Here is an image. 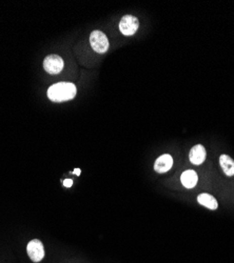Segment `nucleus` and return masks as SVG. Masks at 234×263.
I'll return each mask as SVG.
<instances>
[{"mask_svg":"<svg viewBox=\"0 0 234 263\" xmlns=\"http://www.w3.org/2000/svg\"><path fill=\"white\" fill-rule=\"evenodd\" d=\"M77 89L71 82H58L49 87L48 97L54 102H64L76 96Z\"/></svg>","mask_w":234,"mask_h":263,"instance_id":"nucleus-1","label":"nucleus"},{"mask_svg":"<svg viewBox=\"0 0 234 263\" xmlns=\"http://www.w3.org/2000/svg\"><path fill=\"white\" fill-rule=\"evenodd\" d=\"M206 148L202 144H198L191 148L190 154H189V159L191 161L192 165L200 166L206 160Z\"/></svg>","mask_w":234,"mask_h":263,"instance_id":"nucleus-7","label":"nucleus"},{"mask_svg":"<svg viewBox=\"0 0 234 263\" xmlns=\"http://www.w3.org/2000/svg\"><path fill=\"white\" fill-rule=\"evenodd\" d=\"M64 185L66 187H71L73 185V180L72 179H66L64 180Z\"/></svg>","mask_w":234,"mask_h":263,"instance_id":"nucleus-11","label":"nucleus"},{"mask_svg":"<svg viewBox=\"0 0 234 263\" xmlns=\"http://www.w3.org/2000/svg\"><path fill=\"white\" fill-rule=\"evenodd\" d=\"M198 201H199L200 204L206 206L209 209H213L214 211V209H216L218 207V203L216 201V199L212 195H210V194L204 193V194L199 195Z\"/></svg>","mask_w":234,"mask_h":263,"instance_id":"nucleus-10","label":"nucleus"},{"mask_svg":"<svg viewBox=\"0 0 234 263\" xmlns=\"http://www.w3.org/2000/svg\"><path fill=\"white\" fill-rule=\"evenodd\" d=\"M180 181L181 184L186 187V189H193V187L198 184L199 176L198 174H196V172L192 170H188L181 174Z\"/></svg>","mask_w":234,"mask_h":263,"instance_id":"nucleus-8","label":"nucleus"},{"mask_svg":"<svg viewBox=\"0 0 234 263\" xmlns=\"http://www.w3.org/2000/svg\"><path fill=\"white\" fill-rule=\"evenodd\" d=\"M27 253L33 262H40L44 258V247L42 242L38 239L31 240L27 245Z\"/></svg>","mask_w":234,"mask_h":263,"instance_id":"nucleus-3","label":"nucleus"},{"mask_svg":"<svg viewBox=\"0 0 234 263\" xmlns=\"http://www.w3.org/2000/svg\"><path fill=\"white\" fill-rule=\"evenodd\" d=\"M139 27V21L132 15H126L119 22V30L125 36H132L136 33Z\"/></svg>","mask_w":234,"mask_h":263,"instance_id":"nucleus-4","label":"nucleus"},{"mask_svg":"<svg viewBox=\"0 0 234 263\" xmlns=\"http://www.w3.org/2000/svg\"><path fill=\"white\" fill-rule=\"evenodd\" d=\"M172 167H173V158L169 154H165L158 157L154 164V170L159 174H164L170 171Z\"/></svg>","mask_w":234,"mask_h":263,"instance_id":"nucleus-6","label":"nucleus"},{"mask_svg":"<svg viewBox=\"0 0 234 263\" xmlns=\"http://www.w3.org/2000/svg\"><path fill=\"white\" fill-rule=\"evenodd\" d=\"M73 173H74V174H76L77 176H79V175H80V170H79V169H76V170H74Z\"/></svg>","mask_w":234,"mask_h":263,"instance_id":"nucleus-12","label":"nucleus"},{"mask_svg":"<svg viewBox=\"0 0 234 263\" xmlns=\"http://www.w3.org/2000/svg\"><path fill=\"white\" fill-rule=\"evenodd\" d=\"M90 43L95 52L104 54L109 49L108 37L102 31H93L90 35Z\"/></svg>","mask_w":234,"mask_h":263,"instance_id":"nucleus-2","label":"nucleus"},{"mask_svg":"<svg viewBox=\"0 0 234 263\" xmlns=\"http://www.w3.org/2000/svg\"><path fill=\"white\" fill-rule=\"evenodd\" d=\"M219 164L221 169L227 176H233L234 175V160L228 155H220Z\"/></svg>","mask_w":234,"mask_h":263,"instance_id":"nucleus-9","label":"nucleus"},{"mask_svg":"<svg viewBox=\"0 0 234 263\" xmlns=\"http://www.w3.org/2000/svg\"><path fill=\"white\" fill-rule=\"evenodd\" d=\"M43 68L49 74H59L64 69V60L58 55H49L43 60Z\"/></svg>","mask_w":234,"mask_h":263,"instance_id":"nucleus-5","label":"nucleus"}]
</instances>
